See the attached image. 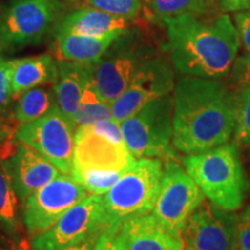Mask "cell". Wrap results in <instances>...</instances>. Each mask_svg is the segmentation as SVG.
Segmentation results:
<instances>
[{"mask_svg":"<svg viewBox=\"0 0 250 250\" xmlns=\"http://www.w3.org/2000/svg\"><path fill=\"white\" fill-rule=\"evenodd\" d=\"M173 145L197 154L224 145L234 136L235 95L215 79L184 77L174 88Z\"/></svg>","mask_w":250,"mask_h":250,"instance_id":"1","label":"cell"},{"mask_svg":"<svg viewBox=\"0 0 250 250\" xmlns=\"http://www.w3.org/2000/svg\"><path fill=\"white\" fill-rule=\"evenodd\" d=\"M165 24L170 61L181 73L218 80L232 70L241 40L227 13L181 14Z\"/></svg>","mask_w":250,"mask_h":250,"instance_id":"2","label":"cell"},{"mask_svg":"<svg viewBox=\"0 0 250 250\" xmlns=\"http://www.w3.org/2000/svg\"><path fill=\"white\" fill-rule=\"evenodd\" d=\"M183 164L187 173L211 203L227 211L242 208L250 190V181L235 143L188 155Z\"/></svg>","mask_w":250,"mask_h":250,"instance_id":"3","label":"cell"},{"mask_svg":"<svg viewBox=\"0 0 250 250\" xmlns=\"http://www.w3.org/2000/svg\"><path fill=\"white\" fill-rule=\"evenodd\" d=\"M136 161L125 143L108 138L90 124L78 126L72 176L92 195L107 192Z\"/></svg>","mask_w":250,"mask_h":250,"instance_id":"4","label":"cell"},{"mask_svg":"<svg viewBox=\"0 0 250 250\" xmlns=\"http://www.w3.org/2000/svg\"><path fill=\"white\" fill-rule=\"evenodd\" d=\"M164 164L159 158H140L103 196L104 228L151 212L160 191Z\"/></svg>","mask_w":250,"mask_h":250,"instance_id":"5","label":"cell"},{"mask_svg":"<svg viewBox=\"0 0 250 250\" xmlns=\"http://www.w3.org/2000/svg\"><path fill=\"white\" fill-rule=\"evenodd\" d=\"M155 56L154 46L142 31L129 28L122 33L102 57L93 62V80L102 98L111 104L140 67Z\"/></svg>","mask_w":250,"mask_h":250,"instance_id":"6","label":"cell"},{"mask_svg":"<svg viewBox=\"0 0 250 250\" xmlns=\"http://www.w3.org/2000/svg\"><path fill=\"white\" fill-rule=\"evenodd\" d=\"M174 100L170 95L156 99L122 121L125 145L134 158L175 160L173 143Z\"/></svg>","mask_w":250,"mask_h":250,"instance_id":"7","label":"cell"},{"mask_svg":"<svg viewBox=\"0 0 250 250\" xmlns=\"http://www.w3.org/2000/svg\"><path fill=\"white\" fill-rule=\"evenodd\" d=\"M61 0H9L0 12V45L37 44L62 20Z\"/></svg>","mask_w":250,"mask_h":250,"instance_id":"8","label":"cell"},{"mask_svg":"<svg viewBox=\"0 0 250 250\" xmlns=\"http://www.w3.org/2000/svg\"><path fill=\"white\" fill-rule=\"evenodd\" d=\"M204 202V193L187 170L175 160L166 161L160 191L152 210L159 223L182 237L187 220Z\"/></svg>","mask_w":250,"mask_h":250,"instance_id":"9","label":"cell"},{"mask_svg":"<svg viewBox=\"0 0 250 250\" xmlns=\"http://www.w3.org/2000/svg\"><path fill=\"white\" fill-rule=\"evenodd\" d=\"M74 126L73 122L56 104L44 116L21 125L15 137L19 142L45 156L62 174H71L74 154Z\"/></svg>","mask_w":250,"mask_h":250,"instance_id":"10","label":"cell"},{"mask_svg":"<svg viewBox=\"0 0 250 250\" xmlns=\"http://www.w3.org/2000/svg\"><path fill=\"white\" fill-rule=\"evenodd\" d=\"M87 196L88 191L73 176L59 175L23 202V223L28 233L37 236L48 230Z\"/></svg>","mask_w":250,"mask_h":250,"instance_id":"11","label":"cell"},{"mask_svg":"<svg viewBox=\"0 0 250 250\" xmlns=\"http://www.w3.org/2000/svg\"><path fill=\"white\" fill-rule=\"evenodd\" d=\"M103 229V197L90 195L71 208L48 230L34 237L31 250H62Z\"/></svg>","mask_w":250,"mask_h":250,"instance_id":"12","label":"cell"},{"mask_svg":"<svg viewBox=\"0 0 250 250\" xmlns=\"http://www.w3.org/2000/svg\"><path fill=\"white\" fill-rule=\"evenodd\" d=\"M239 214L203 203L187 220L184 246L192 250H239Z\"/></svg>","mask_w":250,"mask_h":250,"instance_id":"13","label":"cell"},{"mask_svg":"<svg viewBox=\"0 0 250 250\" xmlns=\"http://www.w3.org/2000/svg\"><path fill=\"white\" fill-rule=\"evenodd\" d=\"M174 88L173 70L165 59L155 56L140 67L126 89L111 103L112 117L121 123L147 103L169 95Z\"/></svg>","mask_w":250,"mask_h":250,"instance_id":"14","label":"cell"},{"mask_svg":"<svg viewBox=\"0 0 250 250\" xmlns=\"http://www.w3.org/2000/svg\"><path fill=\"white\" fill-rule=\"evenodd\" d=\"M4 162L14 190L24 202L31 193L59 176V169L35 148L19 143L18 149Z\"/></svg>","mask_w":250,"mask_h":250,"instance_id":"15","label":"cell"},{"mask_svg":"<svg viewBox=\"0 0 250 250\" xmlns=\"http://www.w3.org/2000/svg\"><path fill=\"white\" fill-rule=\"evenodd\" d=\"M127 250H182L183 237L174 235L153 214H140L121 225Z\"/></svg>","mask_w":250,"mask_h":250,"instance_id":"16","label":"cell"},{"mask_svg":"<svg viewBox=\"0 0 250 250\" xmlns=\"http://www.w3.org/2000/svg\"><path fill=\"white\" fill-rule=\"evenodd\" d=\"M133 20L93 7L80 8L62 18L56 27V34H79L95 37L118 36L131 28Z\"/></svg>","mask_w":250,"mask_h":250,"instance_id":"17","label":"cell"},{"mask_svg":"<svg viewBox=\"0 0 250 250\" xmlns=\"http://www.w3.org/2000/svg\"><path fill=\"white\" fill-rule=\"evenodd\" d=\"M58 79L54 85L58 107L72 121L80 104L83 88L93 71V62L58 61Z\"/></svg>","mask_w":250,"mask_h":250,"instance_id":"18","label":"cell"},{"mask_svg":"<svg viewBox=\"0 0 250 250\" xmlns=\"http://www.w3.org/2000/svg\"><path fill=\"white\" fill-rule=\"evenodd\" d=\"M12 66V89L13 98L22 95L34 87L52 83L58 79V66L54 58L49 55L14 59Z\"/></svg>","mask_w":250,"mask_h":250,"instance_id":"19","label":"cell"},{"mask_svg":"<svg viewBox=\"0 0 250 250\" xmlns=\"http://www.w3.org/2000/svg\"><path fill=\"white\" fill-rule=\"evenodd\" d=\"M118 36L95 37L79 34H56V52L58 61L98 62Z\"/></svg>","mask_w":250,"mask_h":250,"instance_id":"20","label":"cell"},{"mask_svg":"<svg viewBox=\"0 0 250 250\" xmlns=\"http://www.w3.org/2000/svg\"><path fill=\"white\" fill-rule=\"evenodd\" d=\"M218 8V0H143L142 11L146 20L160 24L181 14L217 13Z\"/></svg>","mask_w":250,"mask_h":250,"instance_id":"21","label":"cell"},{"mask_svg":"<svg viewBox=\"0 0 250 250\" xmlns=\"http://www.w3.org/2000/svg\"><path fill=\"white\" fill-rule=\"evenodd\" d=\"M114 120L111 111V104L102 98L101 94L96 88L93 80V71L87 80L80 104L78 110L72 117V122L76 126L100 123L103 121Z\"/></svg>","mask_w":250,"mask_h":250,"instance_id":"22","label":"cell"},{"mask_svg":"<svg viewBox=\"0 0 250 250\" xmlns=\"http://www.w3.org/2000/svg\"><path fill=\"white\" fill-rule=\"evenodd\" d=\"M57 104L54 87H34L20 95L14 116L21 124L30 123L44 116Z\"/></svg>","mask_w":250,"mask_h":250,"instance_id":"23","label":"cell"},{"mask_svg":"<svg viewBox=\"0 0 250 250\" xmlns=\"http://www.w3.org/2000/svg\"><path fill=\"white\" fill-rule=\"evenodd\" d=\"M18 195L4 162L0 160V226L13 236L19 235Z\"/></svg>","mask_w":250,"mask_h":250,"instance_id":"24","label":"cell"},{"mask_svg":"<svg viewBox=\"0 0 250 250\" xmlns=\"http://www.w3.org/2000/svg\"><path fill=\"white\" fill-rule=\"evenodd\" d=\"M235 95L236 125L233 143L250 159V88L239 89Z\"/></svg>","mask_w":250,"mask_h":250,"instance_id":"25","label":"cell"},{"mask_svg":"<svg viewBox=\"0 0 250 250\" xmlns=\"http://www.w3.org/2000/svg\"><path fill=\"white\" fill-rule=\"evenodd\" d=\"M89 7L117 17L134 19L143 7V0H83Z\"/></svg>","mask_w":250,"mask_h":250,"instance_id":"26","label":"cell"},{"mask_svg":"<svg viewBox=\"0 0 250 250\" xmlns=\"http://www.w3.org/2000/svg\"><path fill=\"white\" fill-rule=\"evenodd\" d=\"M93 250H127L121 227H107L100 234Z\"/></svg>","mask_w":250,"mask_h":250,"instance_id":"27","label":"cell"},{"mask_svg":"<svg viewBox=\"0 0 250 250\" xmlns=\"http://www.w3.org/2000/svg\"><path fill=\"white\" fill-rule=\"evenodd\" d=\"M230 79L239 89L250 88V54L240 56L230 70Z\"/></svg>","mask_w":250,"mask_h":250,"instance_id":"28","label":"cell"},{"mask_svg":"<svg viewBox=\"0 0 250 250\" xmlns=\"http://www.w3.org/2000/svg\"><path fill=\"white\" fill-rule=\"evenodd\" d=\"M13 99L11 62L0 59V114L4 112Z\"/></svg>","mask_w":250,"mask_h":250,"instance_id":"29","label":"cell"},{"mask_svg":"<svg viewBox=\"0 0 250 250\" xmlns=\"http://www.w3.org/2000/svg\"><path fill=\"white\" fill-rule=\"evenodd\" d=\"M235 26L239 31L241 44L248 54H250V9L236 12Z\"/></svg>","mask_w":250,"mask_h":250,"instance_id":"30","label":"cell"},{"mask_svg":"<svg viewBox=\"0 0 250 250\" xmlns=\"http://www.w3.org/2000/svg\"><path fill=\"white\" fill-rule=\"evenodd\" d=\"M239 250H250V204L239 217Z\"/></svg>","mask_w":250,"mask_h":250,"instance_id":"31","label":"cell"},{"mask_svg":"<svg viewBox=\"0 0 250 250\" xmlns=\"http://www.w3.org/2000/svg\"><path fill=\"white\" fill-rule=\"evenodd\" d=\"M218 5L224 12H241L250 9V0H218Z\"/></svg>","mask_w":250,"mask_h":250,"instance_id":"32","label":"cell"},{"mask_svg":"<svg viewBox=\"0 0 250 250\" xmlns=\"http://www.w3.org/2000/svg\"><path fill=\"white\" fill-rule=\"evenodd\" d=\"M100 234H101V233L89 236L88 239L85 240V241L79 242V243H77V245L67 247V248H64L62 250H93L94 247H95L96 241H98Z\"/></svg>","mask_w":250,"mask_h":250,"instance_id":"33","label":"cell"},{"mask_svg":"<svg viewBox=\"0 0 250 250\" xmlns=\"http://www.w3.org/2000/svg\"><path fill=\"white\" fill-rule=\"evenodd\" d=\"M0 250H15V247L7 239L0 236Z\"/></svg>","mask_w":250,"mask_h":250,"instance_id":"34","label":"cell"},{"mask_svg":"<svg viewBox=\"0 0 250 250\" xmlns=\"http://www.w3.org/2000/svg\"><path fill=\"white\" fill-rule=\"evenodd\" d=\"M182 250H192L191 248H189V247H187V246H184V248L182 249Z\"/></svg>","mask_w":250,"mask_h":250,"instance_id":"35","label":"cell"},{"mask_svg":"<svg viewBox=\"0 0 250 250\" xmlns=\"http://www.w3.org/2000/svg\"><path fill=\"white\" fill-rule=\"evenodd\" d=\"M67 1H71V2H76V1H79V0H67Z\"/></svg>","mask_w":250,"mask_h":250,"instance_id":"36","label":"cell"}]
</instances>
